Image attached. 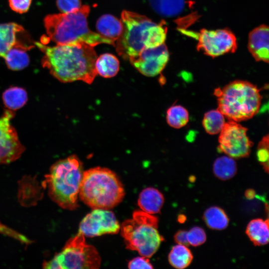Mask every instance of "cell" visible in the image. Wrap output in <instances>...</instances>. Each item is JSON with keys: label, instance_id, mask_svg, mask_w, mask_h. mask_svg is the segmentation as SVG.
<instances>
[{"label": "cell", "instance_id": "obj_28", "mask_svg": "<svg viewBox=\"0 0 269 269\" xmlns=\"http://www.w3.org/2000/svg\"><path fill=\"white\" fill-rule=\"evenodd\" d=\"M257 157L265 171L269 172V135L264 136L258 144Z\"/></svg>", "mask_w": 269, "mask_h": 269}, {"label": "cell", "instance_id": "obj_31", "mask_svg": "<svg viewBox=\"0 0 269 269\" xmlns=\"http://www.w3.org/2000/svg\"><path fill=\"white\" fill-rule=\"evenodd\" d=\"M128 266L129 269H153L148 258L141 256L131 260Z\"/></svg>", "mask_w": 269, "mask_h": 269}, {"label": "cell", "instance_id": "obj_23", "mask_svg": "<svg viewBox=\"0 0 269 269\" xmlns=\"http://www.w3.org/2000/svg\"><path fill=\"white\" fill-rule=\"evenodd\" d=\"M203 219L207 226L211 229H225L229 224V218L224 211L216 206L208 208L203 214Z\"/></svg>", "mask_w": 269, "mask_h": 269}, {"label": "cell", "instance_id": "obj_22", "mask_svg": "<svg viewBox=\"0 0 269 269\" xmlns=\"http://www.w3.org/2000/svg\"><path fill=\"white\" fill-rule=\"evenodd\" d=\"M27 48L13 47L9 49L3 57L9 69L20 70L25 68L29 63V58L26 53Z\"/></svg>", "mask_w": 269, "mask_h": 269}, {"label": "cell", "instance_id": "obj_30", "mask_svg": "<svg viewBox=\"0 0 269 269\" xmlns=\"http://www.w3.org/2000/svg\"><path fill=\"white\" fill-rule=\"evenodd\" d=\"M57 5L62 13H70L78 10L81 6L80 0H57Z\"/></svg>", "mask_w": 269, "mask_h": 269}, {"label": "cell", "instance_id": "obj_16", "mask_svg": "<svg viewBox=\"0 0 269 269\" xmlns=\"http://www.w3.org/2000/svg\"><path fill=\"white\" fill-rule=\"evenodd\" d=\"M164 203V197L157 189L148 187L140 193L137 204L141 210L150 214L160 213Z\"/></svg>", "mask_w": 269, "mask_h": 269}, {"label": "cell", "instance_id": "obj_27", "mask_svg": "<svg viewBox=\"0 0 269 269\" xmlns=\"http://www.w3.org/2000/svg\"><path fill=\"white\" fill-rule=\"evenodd\" d=\"M166 119L169 126L175 129H180L188 122L189 113L183 106L173 105L167 110Z\"/></svg>", "mask_w": 269, "mask_h": 269}, {"label": "cell", "instance_id": "obj_21", "mask_svg": "<svg viewBox=\"0 0 269 269\" xmlns=\"http://www.w3.org/2000/svg\"><path fill=\"white\" fill-rule=\"evenodd\" d=\"M237 170V164L235 160L227 155L217 158L213 164L214 175L222 180H228L234 177Z\"/></svg>", "mask_w": 269, "mask_h": 269}, {"label": "cell", "instance_id": "obj_1", "mask_svg": "<svg viewBox=\"0 0 269 269\" xmlns=\"http://www.w3.org/2000/svg\"><path fill=\"white\" fill-rule=\"evenodd\" d=\"M35 44L44 53L43 67L59 81L64 83L82 81L88 84L93 82L97 75L95 69L97 56L94 47L84 43L53 47Z\"/></svg>", "mask_w": 269, "mask_h": 269}, {"label": "cell", "instance_id": "obj_25", "mask_svg": "<svg viewBox=\"0 0 269 269\" xmlns=\"http://www.w3.org/2000/svg\"><path fill=\"white\" fill-rule=\"evenodd\" d=\"M193 256L187 246L177 244L172 247L168 255L169 264L174 268L183 269L191 263Z\"/></svg>", "mask_w": 269, "mask_h": 269}, {"label": "cell", "instance_id": "obj_2", "mask_svg": "<svg viewBox=\"0 0 269 269\" xmlns=\"http://www.w3.org/2000/svg\"><path fill=\"white\" fill-rule=\"evenodd\" d=\"M121 20L123 30L115 46L118 54L125 59L165 41L167 27L163 20L156 23L144 15L127 10L123 11Z\"/></svg>", "mask_w": 269, "mask_h": 269}, {"label": "cell", "instance_id": "obj_32", "mask_svg": "<svg viewBox=\"0 0 269 269\" xmlns=\"http://www.w3.org/2000/svg\"><path fill=\"white\" fill-rule=\"evenodd\" d=\"M32 0H8L11 9L19 13H23L27 11L31 4Z\"/></svg>", "mask_w": 269, "mask_h": 269}, {"label": "cell", "instance_id": "obj_33", "mask_svg": "<svg viewBox=\"0 0 269 269\" xmlns=\"http://www.w3.org/2000/svg\"><path fill=\"white\" fill-rule=\"evenodd\" d=\"M0 233L4 234L7 236L13 237L14 239L18 240L23 243H28L29 241L25 237L18 233L17 232L10 229L6 226L0 223Z\"/></svg>", "mask_w": 269, "mask_h": 269}, {"label": "cell", "instance_id": "obj_18", "mask_svg": "<svg viewBox=\"0 0 269 269\" xmlns=\"http://www.w3.org/2000/svg\"><path fill=\"white\" fill-rule=\"evenodd\" d=\"M246 233L255 246L266 245L269 242V220H252L248 224Z\"/></svg>", "mask_w": 269, "mask_h": 269}, {"label": "cell", "instance_id": "obj_15", "mask_svg": "<svg viewBox=\"0 0 269 269\" xmlns=\"http://www.w3.org/2000/svg\"><path fill=\"white\" fill-rule=\"evenodd\" d=\"M24 31L21 25L15 23L0 24V56L3 58L13 47H22L28 50L33 47L18 38V34Z\"/></svg>", "mask_w": 269, "mask_h": 269}, {"label": "cell", "instance_id": "obj_19", "mask_svg": "<svg viewBox=\"0 0 269 269\" xmlns=\"http://www.w3.org/2000/svg\"><path fill=\"white\" fill-rule=\"evenodd\" d=\"M120 69L118 58L110 53H104L97 57L95 61V69L97 74L106 78L115 76Z\"/></svg>", "mask_w": 269, "mask_h": 269}, {"label": "cell", "instance_id": "obj_26", "mask_svg": "<svg viewBox=\"0 0 269 269\" xmlns=\"http://www.w3.org/2000/svg\"><path fill=\"white\" fill-rule=\"evenodd\" d=\"M225 123L224 116L218 109L206 112L202 120V125L205 131L212 135L220 133Z\"/></svg>", "mask_w": 269, "mask_h": 269}, {"label": "cell", "instance_id": "obj_3", "mask_svg": "<svg viewBox=\"0 0 269 269\" xmlns=\"http://www.w3.org/2000/svg\"><path fill=\"white\" fill-rule=\"evenodd\" d=\"M90 7L85 5L70 13L49 14L44 20L46 33L56 45L84 43L94 47L105 43L115 46V42L91 30L87 17Z\"/></svg>", "mask_w": 269, "mask_h": 269}, {"label": "cell", "instance_id": "obj_10", "mask_svg": "<svg viewBox=\"0 0 269 269\" xmlns=\"http://www.w3.org/2000/svg\"><path fill=\"white\" fill-rule=\"evenodd\" d=\"M247 131L238 122L229 120L220 132L219 149L233 158L248 157L253 143L247 135Z\"/></svg>", "mask_w": 269, "mask_h": 269}, {"label": "cell", "instance_id": "obj_6", "mask_svg": "<svg viewBox=\"0 0 269 269\" xmlns=\"http://www.w3.org/2000/svg\"><path fill=\"white\" fill-rule=\"evenodd\" d=\"M260 90L252 83L236 80L223 88H217L218 109L229 120L239 122L249 120L259 111L262 96Z\"/></svg>", "mask_w": 269, "mask_h": 269}, {"label": "cell", "instance_id": "obj_5", "mask_svg": "<svg viewBox=\"0 0 269 269\" xmlns=\"http://www.w3.org/2000/svg\"><path fill=\"white\" fill-rule=\"evenodd\" d=\"M83 172L82 163L75 155L54 163L45 176L50 198L63 209L77 208L78 196Z\"/></svg>", "mask_w": 269, "mask_h": 269}, {"label": "cell", "instance_id": "obj_17", "mask_svg": "<svg viewBox=\"0 0 269 269\" xmlns=\"http://www.w3.org/2000/svg\"><path fill=\"white\" fill-rule=\"evenodd\" d=\"M96 29L103 36L115 42L120 37L123 25L121 20L111 14H104L97 20Z\"/></svg>", "mask_w": 269, "mask_h": 269}, {"label": "cell", "instance_id": "obj_36", "mask_svg": "<svg viewBox=\"0 0 269 269\" xmlns=\"http://www.w3.org/2000/svg\"><path fill=\"white\" fill-rule=\"evenodd\" d=\"M186 216L183 214L179 215L177 217L178 222L180 223H184L186 221Z\"/></svg>", "mask_w": 269, "mask_h": 269}, {"label": "cell", "instance_id": "obj_11", "mask_svg": "<svg viewBox=\"0 0 269 269\" xmlns=\"http://www.w3.org/2000/svg\"><path fill=\"white\" fill-rule=\"evenodd\" d=\"M13 117V111L8 109L0 117V164L16 160L25 150L11 124Z\"/></svg>", "mask_w": 269, "mask_h": 269}, {"label": "cell", "instance_id": "obj_7", "mask_svg": "<svg viewBox=\"0 0 269 269\" xmlns=\"http://www.w3.org/2000/svg\"><path fill=\"white\" fill-rule=\"evenodd\" d=\"M158 223L157 217L152 214L134 211L132 218L124 221L120 228L127 249L150 258L164 240L157 230Z\"/></svg>", "mask_w": 269, "mask_h": 269}, {"label": "cell", "instance_id": "obj_8", "mask_svg": "<svg viewBox=\"0 0 269 269\" xmlns=\"http://www.w3.org/2000/svg\"><path fill=\"white\" fill-rule=\"evenodd\" d=\"M78 233L71 238L53 259L58 269H95L100 268L101 257L94 246L88 244Z\"/></svg>", "mask_w": 269, "mask_h": 269}, {"label": "cell", "instance_id": "obj_35", "mask_svg": "<svg viewBox=\"0 0 269 269\" xmlns=\"http://www.w3.org/2000/svg\"><path fill=\"white\" fill-rule=\"evenodd\" d=\"M245 195L247 199H252L255 197L256 193L253 189H250L246 191Z\"/></svg>", "mask_w": 269, "mask_h": 269}, {"label": "cell", "instance_id": "obj_34", "mask_svg": "<svg viewBox=\"0 0 269 269\" xmlns=\"http://www.w3.org/2000/svg\"><path fill=\"white\" fill-rule=\"evenodd\" d=\"M187 231L184 230L178 231L174 236L175 242L177 244L184 245L187 247L189 246L187 239Z\"/></svg>", "mask_w": 269, "mask_h": 269}, {"label": "cell", "instance_id": "obj_4", "mask_svg": "<svg viewBox=\"0 0 269 269\" xmlns=\"http://www.w3.org/2000/svg\"><path fill=\"white\" fill-rule=\"evenodd\" d=\"M125 194L122 183L112 170L96 167L83 172L79 196L90 208L112 209L121 202Z\"/></svg>", "mask_w": 269, "mask_h": 269}, {"label": "cell", "instance_id": "obj_9", "mask_svg": "<svg viewBox=\"0 0 269 269\" xmlns=\"http://www.w3.org/2000/svg\"><path fill=\"white\" fill-rule=\"evenodd\" d=\"M183 32L197 39L198 50L213 58L234 52L237 48L236 37L229 29H202L197 33L183 30Z\"/></svg>", "mask_w": 269, "mask_h": 269}, {"label": "cell", "instance_id": "obj_12", "mask_svg": "<svg viewBox=\"0 0 269 269\" xmlns=\"http://www.w3.org/2000/svg\"><path fill=\"white\" fill-rule=\"evenodd\" d=\"M121 228L115 214L106 209H94L81 221L79 231L85 236L94 237L117 234Z\"/></svg>", "mask_w": 269, "mask_h": 269}, {"label": "cell", "instance_id": "obj_24", "mask_svg": "<svg viewBox=\"0 0 269 269\" xmlns=\"http://www.w3.org/2000/svg\"><path fill=\"white\" fill-rule=\"evenodd\" d=\"M2 100L8 110H16L26 104L27 101V94L26 91L22 88L12 87L3 93Z\"/></svg>", "mask_w": 269, "mask_h": 269}, {"label": "cell", "instance_id": "obj_14", "mask_svg": "<svg viewBox=\"0 0 269 269\" xmlns=\"http://www.w3.org/2000/svg\"><path fill=\"white\" fill-rule=\"evenodd\" d=\"M269 29L267 25H261L250 32L248 49L257 61L269 62Z\"/></svg>", "mask_w": 269, "mask_h": 269}, {"label": "cell", "instance_id": "obj_13", "mask_svg": "<svg viewBox=\"0 0 269 269\" xmlns=\"http://www.w3.org/2000/svg\"><path fill=\"white\" fill-rule=\"evenodd\" d=\"M168 59L169 52L165 43L155 47L144 49L137 55L129 58L136 70L148 77L160 74Z\"/></svg>", "mask_w": 269, "mask_h": 269}, {"label": "cell", "instance_id": "obj_29", "mask_svg": "<svg viewBox=\"0 0 269 269\" xmlns=\"http://www.w3.org/2000/svg\"><path fill=\"white\" fill-rule=\"evenodd\" d=\"M187 239L189 246H198L206 241V233L202 228L194 227L187 232Z\"/></svg>", "mask_w": 269, "mask_h": 269}, {"label": "cell", "instance_id": "obj_20", "mask_svg": "<svg viewBox=\"0 0 269 269\" xmlns=\"http://www.w3.org/2000/svg\"><path fill=\"white\" fill-rule=\"evenodd\" d=\"M151 6L157 13L164 16L179 14L184 8L185 0H149Z\"/></svg>", "mask_w": 269, "mask_h": 269}]
</instances>
